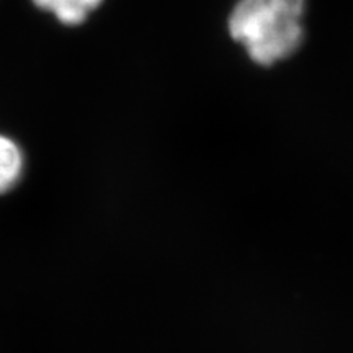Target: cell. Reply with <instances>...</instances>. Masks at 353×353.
<instances>
[{"label":"cell","mask_w":353,"mask_h":353,"mask_svg":"<svg viewBox=\"0 0 353 353\" xmlns=\"http://www.w3.org/2000/svg\"><path fill=\"white\" fill-rule=\"evenodd\" d=\"M23 159L15 144L10 139L0 136V193L10 190L19 182Z\"/></svg>","instance_id":"obj_2"},{"label":"cell","mask_w":353,"mask_h":353,"mask_svg":"<svg viewBox=\"0 0 353 353\" xmlns=\"http://www.w3.org/2000/svg\"><path fill=\"white\" fill-rule=\"evenodd\" d=\"M306 0H237L228 20L229 34L260 65L294 54L304 39Z\"/></svg>","instance_id":"obj_1"},{"label":"cell","mask_w":353,"mask_h":353,"mask_svg":"<svg viewBox=\"0 0 353 353\" xmlns=\"http://www.w3.org/2000/svg\"><path fill=\"white\" fill-rule=\"evenodd\" d=\"M39 7L56 13L64 23H79L85 19L92 8L100 3V0H34Z\"/></svg>","instance_id":"obj_3"}]
</instances>
